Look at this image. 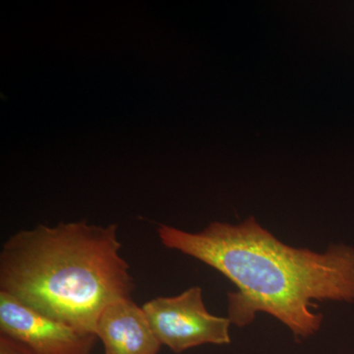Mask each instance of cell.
<instances>
[{
  "mask_svg": "<svg viewBox=\"0 0 354 354\" xmlns=\"http://www.w3.org/2000/svg\"><path fill=\"white\" fill-rule=\"evenodd\" d=\"M167 248L201 261L232 281L227 317L239 328L269 314L297 339L322 327L315 301L354 304V248L332 244L323 253L283 243L250 216L237 225L209 223L199 232L158 228Z\"/></svg>",
  "mask_w": 354,
  "mask_h": 354,
  "instance_id": "obj_1",
  "label": "cell"
},
{
  "mask_svg": "<svg viewBox=\"0 0 354 354\" xmlns=\"http://www.w3.org/2000/svg\"><path fill=\"white\" fill-rule=\"evenodd\" d=\"M118 225H39L11 235L0 252V291L44 315L95 333L102 312L132 298Z\"/></svg>",
  "mask_w": 354,
  "mask_h": 354,
  "instance_id": "obj_2",
  "label": "cell"
},
{
  "mask_svg": "<svg viewBox=\"0 0 354 354\" xmlns=\"http://www.w3.org/2000/svg\"><path fill=\"white\" fill-rule=\"evenodd\" d=\"M156 337L174 353L204 344H230L228 317L209 313L200 286L176 297H158L142 306Z\"/></svg>",
  "mask_w": 354,
  "mask_h": 354,
  "instance_id": "obj_3",
  "label": "cell"
},
{
  "mask_svg": "<svg viewBox=\"0 0 354 354\" xmlns=\"http://www.w3.org/2000/svg\"><path fill=\"white\" fill-rule=\"evenodd\" d=\"M0 335L26 344L34 354H93L97 337L44 315L0 291Z\"/></svg>",
  "mask_w": 354,
  "mask_h": 354,
  "instance_id": "obj_4",
  "label": "cell"
},
{
  "mask_svg": "<svg viewBox=\"0 0 354 354\" xmlns=\"http://www.w3.org/2000/svg\"><path fill=\"white\" fill-rule=\"evenodd\" d=\"M95 334L104 354H158L162 348L145 312L132 298L106 307L97 319Z\"/></svg>",
  "mask_w": 354,
  "mask_h": 354,
  "instance_id": "obj_5",
  "label": "cell"
},
{
  "mask_svg": "<svg viewBox=\"0 0 354 354\" xmlns=\"http://www.w3.org/2000/svg\"><path fill=\"white\" fill-rule=\"evenodd\" d=\"M0 354H34L26 344L6 335H0Z\"/></svg>",
  "mask_w": 354,
  "mask_h": 354,
  "instance_id": "obj_6",
  "label": "cell"
}]
</instances>
